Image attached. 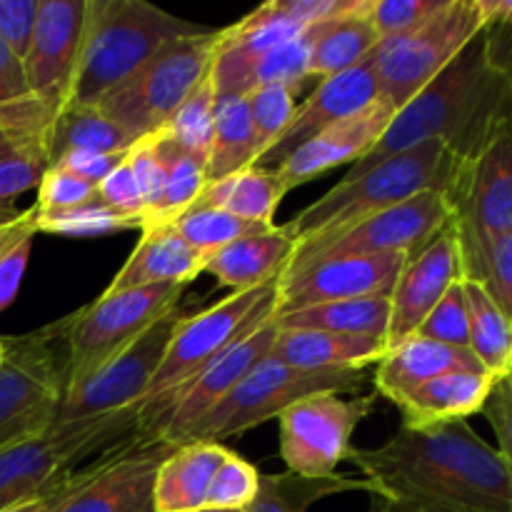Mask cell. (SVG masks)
<instances>
[{
  "instance_id": "cell-20",
  "label": "cell",
  "mask_w": 512,
  "mask_h": 512,
  "mask_svg": "<svg viewBox=\"0 0 512 512\" xmlns=\"http://www.w3.org/2000/svg\"><path fill=\"white\" fill-rule=\"evenodd\" d=\"M463 255H460L455 225L445 228L433 243L418 255L408 258L390 293L388 348L403 343L420 328L430 310L443 295L463 280Z\"/></svg>"
},
{
  "instance_id": "cell-9",
  "label": "cell",
  "mask_w": 512,
  "mask_h": 512,
  "mask_svg": "<svg viewBox=\"0 0 512 512\" xmlns=\"http://www.w3.org/2000/svg\"><path fill=\"white\" fill-rule=\"evenodd\" d=\"M365 383L363 373L350 370H300L265 358L250 370L238 388L210 410L183 443H220L233 435H243L268 420H278L285 408L318 393H358Z\"/></svg>"
},
{
  "instance_id": "cell-40",
  "label": "cell",
  "mask_w": 512,
  "mask_h": 512,
  "mask_svg": "<svg viewBox=\"0 0 512 512\" xmlns=\"http://www.w3.org/2000/svg\"><path fill=\"white\" fill-rule=\"evenodd\" d=\"M218 98V85H215L213 68H210V73L205 75L198 83V88L183 100V105L175 110L173 118L165 123V128L160 130V133L168 135L170 140L183 145L185 150H190V153L198 155V158L208 160Z\"/></svg>"
},
{
  "instance_id": "cell-22",
  "label": "cell",
  "mask_w": 512,
  "mask_h": 512,
  "mask_svg": "<svg viewBox=\"0 0 512 512\" xmlns=\"http://www.w3.org/2000/svg\"><path fill=\"white\" fill-rule=\"evenodd\" d=\"M395 113L398 110L393 105L378 98L365 110H360V113L350 115L345 120H338L335 125L325 128L323 133L315 135L313 140L300 145L295 153H290L273 170L278 173L280 183L290 193L298 185L310 183V180L338 168V165L358 163L383 138V133L388 130Z\"/></svg>"
},
{
  "instance_id": "cell-18",
  "label": "cell",
  "mask_w": 512,
  "mask_h": 512,
  "mask_svg": "<svg viewBox=\"0 0 512 512\" xmlns=\"http://www.w3.org/2000/svg\"><path fill=\"white\" fill-rule=\"evenodd\" d=\"M408 255H340L288 268L278 280V315L310 305L358 298H390Z\"/></svg>"
},
{
  "instance_id": "cell-29",
  "label": "cell",
  "mask_w": 512,
  "mask_h": 512,
  "mask_svg": "<svg viewBox=\"0 0 512 512\" xmlns=\"http://www.w3.org/2000/svg\"><path fill=\"white\" fill-rule=\"evenodd\" d=\"M368 5L370 0H353L345 13L310 25V78L323 80L345 73L378 48L380 35L368 20Z\"/></svg>"
},
{
  "instance_id": "cell-41",
  "label": "cell",
  "mask_w": 512,
  "mask_h": 512,
  "mask_svg": "<svg viewBox=\"0 0 512 512\" xmlns=\"http://www.w3.org/2000/svg\"><path fill=\"white\" fill-rule=\"evenodd\" d=\"M35 225H38V233H53L63 238H100V235L123 233V230H143L140 220L115 213L105 208L100 200L73 210H60V213H38Z\"/></svg>"
},
{
  "instance_id": "cell-21",
  "label": "cell",
  "mask_w": 512,
  "mask_h": 512,
  "mask_svg": "<svg viewBox=\"0 0 512 512\" xmlns=\"http://www.w3.org/2000/svg\"><path fill=\"white\" fill-rule=\"evenodd\" d=\"M380 98L378 75H375L373 58H365L355 68L345 73L330 75V78L318 80L313 93L298 103L293 118H290L288 130L280 135L278 143L260 158L258 165L263 168H278L290 153L313 140L315 135L323 133L325 128L335 125L338 120L350 118L360 113L368 105Z\"/></svg>"
},
{
  "instance_id": "cell-28",
  "label": "cell",
  "mask_w": 512,
  "mask_h": 512,
  "mask_svg": "<svg viewBox=\"0 0 512 512\" xmlns=\"http://www.w3.org/2000/svg\"><path fill=\"white\" fill-rule=\"evenodd\" d=\"M388 353V343L355 335L320 333V330L278 328L270 358L300 370H350L363 373L365 365H378Z\"/></svg>"
},
{
  "instance_id": "cell-5",
  "label": "cell",
  "mask_w": 512,
  "mask_h": 512,
  "mask_svg": "<svg viewBox=\"0 0 512 512\" xmlns=\"http://www.w3.org/2000/svg\"><path fill=\"white\" fill-rule=\"evenodd\" d=\"M140 433L138 408L100 418L55 423L35 438L0 450V510L35 498Z\"/></svg>"
},
{
  "instance_id": "cell-25",
  "label": "cell",
  "mask_w": 512,
  "mask_h": 512,
  "mask_svg": "<svg viewBox=\"0 0 512 512\" xmlns=\"http://www.w3.org/2000/svg\"><path fill=\"white\" fill-rule=\"evenodd\" d=\"M293 253L295 240L285 225H273L270 230L240 238L210 253L205 258V273L213 275L223 288L243 293L280 280Z\"/></svg>"
},
{
  "instance_id": "cell-8",
  "label": "cell",
  "mask_w": 512,
  "mask_h": 512,
  "mask_svg": "<svg viewBox=\"0 0 512 512\" xmlns=\"http://www.w3.org/2000/svg\"><path fill=\"white\" fill-rule=\"evenodd\" d=\"M275 318H278V280L263 288L228 295L195 315H183L148 393L135 405L138 413L183 388L230 345Z\"/></svg>"
},
{
  "instance_id": "cell-58",
  "label": "cell",
  "mask_w": 512,
  "mask_h": 512,
  "mask_svg": "<svg viewBox=\"0 0 512 512\" xmlns=\"http://www.w3.org/2000/svg\"><path fill=\"white\" fill-rule=\"evenodd\" d=\"M5 350H8V338H3V335H0V363H3V358H5Z\"/></svg>"
},
{
  "instance_id": "cell-53",
  "label": "cell",
  "mask_w": 512,
  "mask_h": 512,
  "mask_svg": "<svg viewBox=\"0 0 512 512\" xmlns=\"http://www.w3.org/2000/svg\"><path fill=\"white\" fill-rule=\"evenodd\" d=\"M125 155H105V153H90V150H73V153H65L63 158L55 160L50 168H63L68 170V173L78 175V178L88 180V183L100 185L115 168H118L120 160H123Z\"/></svg>"
},
{
  "instance_id": "cell-39",
  "label": "cell",
  "mask_w": 512,
  "mask_h": 512,
  "mask_svg": "<svg viewBox=\"0 0 512 512\" xmlns=\"http://www.w3.org/2000/svg\"><path fill=\"white\" fill-rule=\"evenodd\" d=\"M170 225L178 230V235L190 248L198 250L205 258L215 253V250L235 243V240L273 228V225L250 223V220L238 218V215L228 213V210L210 208V205H190L185 213L170 220Z\"/></svg>"
},
{
  "instance_id": "cell-44",
  "label": "cell",
  "mask_w": 512,
  "mask_h": 512,
  "mask_svg": "<svg viewBox=\"0 0 512 512\" xmlns=\"http://www.w3.org/2000/svg\"><path fill=\"white\" fill-rule=\"evenodd\" d=\"M260 475L263 473L253 463H248V460L230 450L225 463L220 465L218 475H215L213 485H210L205 508L245 510L258 495Z\"/></svg>"
},
{
  "instance_id": "cell-33",
  "label": "cell",
  "mask_w": 512,
  "mask_h": 512,
  "mask_svg": "<svg viewBox=\"0 0 512 512\" xmlns=\"http://www.w3.org/2000/svg\"><path fill=\"white\" fill-rule=\"evenodd\" d=\"M53 123V115L30 90L23 60L0 40V128L45 143L50 150Z\"/></svg>"
},
{
  "instance_id": "cell-6",
  "label": "cell",
  "mask_w": 512,
  "mask_h": 512,
  "mask_svg": "<svg viewBox=\"0 0 512 512\" xmlns=\"http://www.w3.org/2000/svg\"><path fill=\"white\" fill-rule=\"evenodd\" d=\"M218 40L220 30L215 28L170 40L143 68L105 95L98 108L135 143L160 133L183 100L210 73L218 55Z\"/></svg>"
},
{
  "instance_id": "cell-12",
  "label": "cell",
  "mask_w": 512,
  "mask_h": 512,
  "mask_svg": "<svg viewBox=\"0 0 512 512\" xmlns=\"http://www.w3.org/2000/svg\"><path fill=\"white\" fill-rule=\"evenodd\" d=\"M183 293L185 285L173 283L103 293L95 303L68 315V385L88 378L150 325L178 308Z\"/></svg>"
},
{
  "instance_id": "cell-32",
  "label": "cell",
  "mask_w": 512,
  "mask_h": 512,
  "mask_svg": "<svg viewBox=\"0 0 512 512\" xmlns=\"http://www.w3.org/2000/svg\"><path fill=\"white\" fill-rule=\"evenodd\" d=\"M133 145L135 140L120 125H115L98 105L70 103L55 115L53 130H50V165L73 150L125 155Z\"/></svg>"
},
{
  "instance_id": "cell-59",
  "label": "cell",
  "mask_w": 512,
  "mask_h": 512,
  "mask_svg": "<svg viewBox=\"0 0 512 512\" xmlns=\"http://www.w3.org/2000/svg\"><path fill=\"white\" fill-rule=\"evenodd\" d=\"M505 380H508V385L512 390V353H510V360H508V370H505Z\"/></svg>"
},
{
  "instance_id": "cell-56",
  "label": "cell",
  "mask_w": 512,
  "mask_h": 512,
  "mask_svg": "<svg viewBox=\"0 0 512 512\" xmlns=\"http://www.w3.org/2000/svg\"><path fill=\"white\" fill-rule=\"evenodd\" d=\"M35 205H30L28 210H20L18 215L8 220H0V258H3L8 250H13L20 240L35 238L38 233V225H35Z\"/></svg>"
},
{
  "instance_id": "cell-10",
  "label": "cell",
  "mask_w": 512,
  "mask_h": 512,
  "mask_svg": "<svg viewBox=\"0 0 512 512\" xmlns=\"http://www.w3.org/2000/svg\"><path fill=\"white\" fill-rule=\"evenodd\" d=\"M463 273L470 278L485 250L512 233V110L488 143L463 160L448 193Z\"/></svg>"
},
{
  "instance_id": "cell-27",
  "label": "cell",
  "mask_w": 512,
  "mask_h": 512,
  "mask_svg": "<svg viewBox=\"0 0 512 512\" xmlns=\"http://www.w3.org/2000/svg\"><path fill=\"white\" fill-rule=\"evenodd\" d=\"M230 450L220 443H180L158 468L155 512H195L208 503L210 485Z\"/></svg>"
},
{
  "instance_id": "cell-11",
  "label": "cell",
  "mask_w": 512,
  "mask_h": 512,
  "mask_svg": "<svg viewBox=\"0 0 512 512\" xmlns=\"http://www.w3.org/2000/svg\"><path fill=\"white\" fill-rule=\"evenodd\" d=\"M485 28L488 25L478 0H450L420 28L398 38L380 40L378 48L370 53L380 100L395 110L403 108Z\"/></svg>"
},
{
  "instance_id": "cell-26",
  "label": "cell",
  "mask_w": 512,
  "mask_h": 512,
  "mask_svg": "<svg viewBox=\"0 0 512 512\" xmlns=\"http://www.w3.org/2000/svg\"><path fill=\"white\" fill-rule=\"evenodd\" d=\"M500 378L490 373H448L420 385L405 395L395 408L403 415L405 428L425 430L468 420L483 413L488 395Z\"/></svg>"
},
{
  "instance_id": "cell-51",
  "label": "cell",
  "mask_w": 512,
  "mask_h": 512,
  "mask_svg": "<svg viewBox=\"0 0 512 512\" xmlns=\"http://www.w3.org/2000/svg\"><path fill=\"white\" fill-rule=\"evenodd\" d=\"M40 0H0V40L18 55H28Z\"/></svg>"
},
{
  "instance_id": "cell-52",
  "label": "cell",
  "mask_w": 512,
  "mask_h": 512,
  "mask_svg": "<svg viewBox=\"0 0 512 512\" xmlns=\"http://www.w3.org/2000/svg\"><path fill=\"white\" fill-rule=\"evenodd\" d=\"M485 418H488L490 428H493L495 440H498V453L503 463L508 465L512 475V390L508 380L500 378L495 383L493 393L488 395V403L483 408Z\"/></svg>"
},
{
  "instance_id": "cell-34",
  "label": "cell",
  "mask_w": 512,
  "mask_h": 512,
  "mask_svg": "<svg viewBox=\"0 0 512 512\" xmlns=\"http://www.w3.org/2000/svg\"><path fill=\"white\" fill-rule=\"evenodd\" d=\"M250 165H258V155H255L248 100L245 95H225V98H218V108H215L213 140H210L208 160H205V180L213 183Z\"/></svg>"
},
{
  "instance_id": "cell-61",
  "label": "cell",
  "mask_w": 512,
  "mask_h": 512,
  "mask_svg": "<svg viewBox=\"0 0 512 512\" xmlns=\"http://www.w3.org/2000/svg\"><path fill=\"white\" fill-rule=\"evenodd\" d=\"M373 512H388V510H383V508H373Z\"/></svg>"
},
{
  "instance_id": "cell-16",
  "label": "cell",
  "mask_w": 512,
  "mask_h": 512,
  "mask_svg": "<svg viewBox=\"0 0 512 512\" xmlns=\"http://www.w3.org/2000/svg\"><path fill=\"white\" fill-rule=\"evenodd\" d=\"M350 3L353 0H270L238 23L220 28L213 63L220 98L248 95V75L255 60L303 35L313 23L345 13Z\"/></svg>"
},
{
  "instance_id": "cell-60",
  "label": "cell",
  "mask_w": 512,
  "mask_h": 512,
  "mask_svg": "<svg viewBox=\"0 0 512 512\" xmlns=\"http://www.w3.org/2000/svg\"><path fill=\"white\" fill-rule=\"evenodd\" d=\"M195 512H243V510H215V508H203V510H195Z\"/></svg>"
},
{
  "instance_id": "cell-13",
  "label": "cell",
  "mask_w": 512,
  "mask_h": 512,
  "mask_svg": "<svg viewBox=\"0 0 512 512\" xmlns=\"http://www.w3.org/2000/svg\"><path fill=\"white\" fill-rule=\"evenodd\" d=\"M183 315L178 305L120 353H115L108 363L100 365L95 373L80 383L68 385L60 398L55 423H75L135 408L148 393Z\"/></svg>"
},
{
  "instance_id": "cell-55",
  "label": "cell",
  "mask_w": 512,
  "mask_h": 512,
  "mask_svg": "<svg viewBox=\"0 0 512 512\" xmlns=\"http://www.w3.org/2000/svg\"><path fill=\"white\" fill-rule=\"evenodd\" d=\"M103 455H100V458H103ZM100 458L90 460L88 465H83V468H80L78 473H73L68 480H63V483H60V485H55V488L45 490V493L35 495V498L20 500V503L10 505V508H5V510H0V512H55V510L60 508V503H63V500L68 498V495L73 493V490L78 488V485L83 483V480L88 478L90 473H93L95 465L100 463Z\"/></svg>"
},
{
  "instance_id": "cell-7",
  "label": "cell",
  "mask_w": 512,
  "mask_h": 512,
  "mask_svg": "<svg viewBox=\"0 0 512 512\" xmlns=\"http://www.w3.org/2000/svg\"><path fill=\"white\" fill-rule=\"evenodd\" d=\"M68 385V318L8 338L0 363V450L55 423Z\"/></svg>"
},
{
  "instance_id": "cell-17",
  "label": "cell",
  "mask_w": 512,
  "mask_h": 512,
  "mask_svg": "<svg viewBox=\"0 0 512 512\" xmlns=\"http://www.w3.org/2000/svg\"><path fill=\"white\" fill-rule=\"evenodd\" d=\"M175 445L135 433L100 458L55 512H155L153 485Z\"/></svg>"
},
{
  "instance_id": "cell-4",
  "label": "cell",
  "mask_w": 512,
  "mask_h": 512,
  "mask_svg": "<svg viewBox=\"0 0 512 512\" xmlns=\"http://www.w3.org/2000/svg\"><path fill=\"white\" fill-rule=\"evenodd\" d=\"M205 30V25L170 15L148 0H88L83 53L70 103L98 105L165 43Z\"/></svg>"
},
{
  "instance_id": "cell-45",
  "label": "cell",
  "mask_w": 512,
  "mask_h": 512,
  "mask_svg": "<svg viewBox=\"0 0 512 512\" xmlns=\"http://www.w3.org/2000/svg\"><path fill=\"white\" fill-rule=\"evenodd\" d=\"M415 338L435 340V343L453 345V348H468L470 343V323H468V303H465L463 280L453 285L443 295L438 305L428 313V318L415 330Z\"/></svg>"
},
{
  "instance_id": "cell-54",
  "label": "cell",
  "mask_w": 512,
  "mask_h": 512,
  "mask_svg": "<svg viewBox=\"0 0 512 512\" xmlns=\"http://www.w3.org/2000/svg\"><path fill=\"white\" fill-rule=\"evenodd\" d=\"M30 250H33V238H25L0 258V313L13 305L15 295H18L25 268H28Z\"/></svg>"
},
{
  "instance_id": "cell-14",
  "label": "cell",
  "mask_w": 512,
  "mask_h": 512,
  "mask_svg": "<svg viewBox=\"0 0 512 512\" xmlns=\"http://www.w3.org/2000/svg\"><path fill=\"white\" fill-rule=\"evenodd\" d=\"M375 403V393L350 400L340 393H318L285 408L278 415L285 470L305 478L335 475L353 448V433L373 413Z\"/></svg>"
},
{
  "instance_id": "cell-50",
  "label": "cell",
  "mask_w": 512,
  "mask_h": 512,
  "mask_svg": "<svg viewBox=\"0 0 512 512\" xmlns=\"http://www.w3.org/2000/svg\"><path fill=\"white\" fill-rule=\"evenodd\" d=\"M98 200L105 208L115 210L120 215H128V218L140 220V225H145V200L143 190H140L138 178H135V170L130 165L128 155L120 160L118 168L98 185Z\"/></svg>"
},
{
  "instance_id": "cell-36",
  "label": "cell",
  "mask_w": 512,
  "mask_h": 512,
  "mask_svg": "<svg viewBox=\"0 0 512 512\" xmlns=\"http://www.w3.org/2000/svg\"><path fill=\"white\" fill-rule=\"evenodd\" d=\"M463 290L470 323L468 348L473 350L475 358L483 363V368L490 375L505 378L512 353V323L483 285L463 278Z\"/></svg>"
},
{
  "instance_id": "cell-49",
  "label": "cell",
  "mask_w": 512,
  "mask_h": 512,
  "mask_svg": "<svg viewBox=\"0 0 512 512\" xmlns=\"http://www.w3.org/2000/svg\"><path fill=\"white\" fill-rule=\"evenodd\" d=\"M128 160L135 170L140 190H143L145 200V225L155 218L158 213L160 198H163V185H165V170L163 158L158 150V135H148V138L138 140L133 148L128 150ZM143 225V228H145Z\"/></svg>"
},
{
  "instance_id": "cell-42",
  "label": "cell",
  "mask_w": 512,
  "mask_h": 512,
  "mask_svg": "<svg viewBox=\"0 0 512 512\" xmlns=\"http://www.w3.org/2000/svg\"><path fill=\"white\" fill-rule=\"evenodd\" d=\"M250 110V125L255 135V155L258 163L288 130L290 118L298 108V90L290 85H258L245 95Z\"/></svg>"
},
{
  "instance_id": "cell-1",
  "label": "cell",
  "mask_w": 512,
  "mask_h": 512,
  "mask_svg": "<svg viewBox=\"0 0 512 512\" xmlns=\"http://www.w3.org/2000/svg\"><path fill=\"white\" fill-rule=\"evenodd\" d=\"M368 493L388 512H512V475L468 420L400 425L378 448H350Z\"/></svg>"
},
{
  "instance_id": "cell-23",
  "label": "cell",
  "mask_w": 512,
  "mask_h": 512,
  "mask_svg": "<svg viewBox=\"0 0 512 512\" xmlns=\"http://www.w3.org/2000/svg\"><path fill=\"white\" fill-rule=\"evenodd\" d=\"M448 373H488V370L470 348H453L410 335L403 343L388 348L385 358L378 363L373 383L378 395L398 405L415 388Z\"/></svg>"
},
{
  "instance_id": "cell-30",
  "label": "cell",
  "mask_w": 512,
  "mask_h": 512,
  "mask_svg": "<svg viewBox=\"0 0 512 512\" xmlns=\"http://www.w3.org/2000/svg\"><path fill=\"white\" fill-rule=\"evenodd\" d=\"M288 195V188L280 183L278 173L263 165H250L228 178L205 183L193 205L223 208L238 218L260 225H275V213Z\"/></svg>"
},
{
  "instance_id": "cell-38",
  "label": "cell",
  "mask_w": 512,
  "mask_h": 512,
  "mask_svg": "<svg viewBox=\"0 0 512 512\" xmlns=\"http://www.w3.org/2000/svg\"><path fill=\"white\" fill-rule=\"evenodd\" d=\"M158 135V150L160 158H163V170H165V185H163V198H160L158 213L150 220L153 223H170V220L178 218L180 213L190 208V205L198 200L200 190L205 188V160L193 155L190 150H185L183 145H178L175 140H170L168 135Z\"/></svg>"
},
{
  "instance_id": "cell-46",
  "label": "cell",
  "mask_w": 512,
  "mask_h": 512,
  "mask_svg": "<svg viewBox=\"0 0 512 512\" xmlns=\"http://www.w3.org/2000/svg\"><path fill=\"white\" fill-rule=\"evenodd\" d=\"M450 0H370L368 20L380 40L398 38L428 23Z\"/></svg>"
},
{
  "instance_id": "cell-2",
  "label": "cell",
  "mask_w": 512,
  "mask_h": 512,
  "mask_svg": "<svg viewBox=\"0 0 512 512\" xmlns=\"http://www.w3.org/2000/svg\"><path fill=\"white\" fill-rule=\"evenodd\" d=\"M510 110L512 80L490 58L485 28L393 115L383 138L363 160L350 165L345 178H358L380 160L433 140L448 145L460 160H470Z\"/></svg>"
},
{
  "instance_id": "cell-24",
  "label": "cell",
  "mask_w": 512,
  "mask_h": 512,
  "mask_svg": "<svg viewBox=\"0 0 512 512\" xmlns=\"http://www.w3.org/2000/svg\"><path fill=\"white\" fill-rule=\"evenodd\" d=\"M200 273H205V255L190 248L170 223H153L145 225L138 245L123 268L113 275L105 293H123L163 283L188 288Z\"/></svg>"
},
{
  "instance_id": "cell-57",
  "label": "cell",
  "mask_w": 512,
  "mask_h": 512,
  "mask_svg": "<svg viewBox=\"0 0 512 512\" xmlns=\"http://www.w3.org/2000/svg\"><path fill=\"white\" fill-rule=\"evenodd\" d=\"M485 25L512 28V0H478Z\"/></svg>"
},
{
  "instance_id": "cell-15",
  "label": "cell",
  "mask_w": 512,
  "mask_h": 512,
  "mask_svg": "<svg viewBox=\"0 0 512 512\" xmlns=\"http://www.w3.org/2000/svg\"><path fill=\"white\" fill-rule=\"evenodd\" d=\"M453 218L448 193L428 190L405 203L358 220L333 238L295 250L288 268H300V265H310L315 260L340 258V255L403 253L413 258L420 250L428 248L445 228H450Z\"/></svg>"
},
{
  "instance_id": "cell-43",
  "label": "cell",
  "mask_w": 512,
  "mask_h": 512,
  "mask_svg": "<svg viewBox=\"0 0 512 512\" xmlns=\"http://www.w3.org/2000/svg\"><path fill=\"white\" fill-rule=\"evenodd\" d=\"M310 45H313V30L308 28L303 35L255 60L248 75V93L258 85H290L300 90V85L310 80Z\"/></svg>"
},
{
  "instance_id": "cell-19",
  "label": "cell",
  "mask_w": 512,
  "mask_h": 512,
  "mask_svg": "<svg viewBox=\"0 0 512 512\" xmlns=\"http://www.w3.org/2000/svg\"><path fill=\"white\" fill-rule=\"evenodd\" d=\"M85 15L88 0H40L33 40L23 65L30 90L53 118L73 100L83 53Z\"/></svg>"
},
{
  "instance_id": "cell-48",
  "label": "cell",
  "mask_w": 512,
  "mask_h": 512,
  "mask_svg": "<svg viewBox=\"0 0 512 512\" xmlns=\"http://www.w3.org/2000/svg\"><path fill=\"white\" fill-rule=\"evenodd\" d=\"M98 200V185L78 178L63 168H48L38 185V200L35 210L38 213H60V210H73L85 203Z\"/></svg>"
},
{
  "instance_id": "cell-47",
  "label": "cell",
  "mask_w": 512,
  "mask_h": 512,
  "mask_svg": "<svg viewBox=\"0 0 512 512\" xmlns=\"http://www.w3.org/2000/svg\"><path fill=\"white\" fill-rule=\"evenodd\" d=\"M465 280H475L483 285L512 323V233L495 240L483 253L478 268Z\"/></svg>"
},
{
  "instance_id": "cell-35",
  "label": "cell",
  "mask_w": 512,
  "mask_h": 512,
  "mask_svg": "<svg viewBox=\"0 0 512 512\" xmlns=\"http://www.w3.org/2000/svg\"><path fill=\"white\" fill-rule=\"evenodd\" d=\"M365 490L368 483L353 475H330V478H305L298 473L260 475L258 495L243 512H308L318 500L340 493Z\"/></svg>"
},
{
  "instance_id": "cell-3",
  "label": "cell",
  "mask_w": 512,
  "mask_h": 512,
  "mask_svg": "<svg viewBox=\"0 0 512 512\" xmlns=\"http://www.w3.org/2000/svg\"><path fill=\"white\" fill-rule=\"evenodd\" d=\"M460 163L463 160L438 140L390 155L358 178H343L335 183L323 198L288 220L285 230L295 240V250L328 240L358 220L405 203L420 193H450Z\"/></svg>"
},
{
  "instance_id": "cell-31",
  "label": "cell",
  "mask_w": 512,
  "mask_h": 512,
  "mask_svg": "<svg viewBox=\"0 0 512 512\" xmlns=\"http://www.w3.org/2000/svg\"><path fill=\"white\" fill-rule=\"evenodd\" d=\"M283 330H320V333L355 335L388 343L390 298H358L310 305L275 318Z\"/></svg>"
},
{
  "instance_id": "cell-37",
  "label": "cell",
  "mask_w": 512,
  "mask_h": 512,
  "mask_svg": "<svg viewBox=\"0 0 512 512\" xmlns=\"http://www.w3.org/2000/svg\"><path fill=\"white\" fill-rule=\"evenodd\" d=\"M48 168V145L0 128V220L20 213L13 203L23 193L38 188Z\"/></svg>"
}]
</instances>
